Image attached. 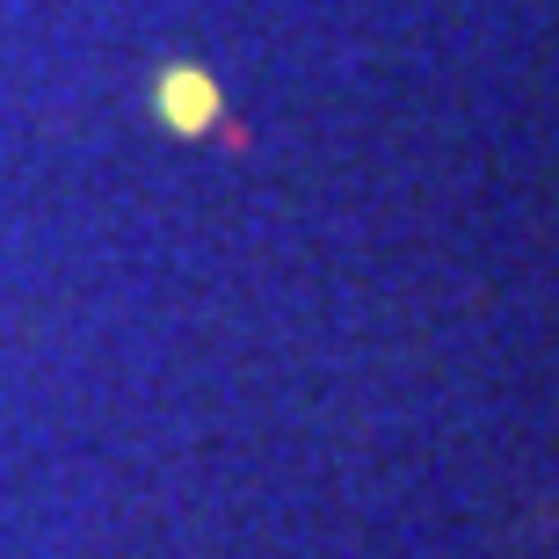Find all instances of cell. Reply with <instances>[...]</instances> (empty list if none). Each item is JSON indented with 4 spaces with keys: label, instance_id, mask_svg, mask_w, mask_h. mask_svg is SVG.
Segmentation results:
<instances>
[{
    "label": "cell",
    "instance_id": "cell-1",
    "mask_svg": "<svg viewBox=\"0 0 559 559\" xmlns=\"http://www.w3.org/2000/svg\"><path fill=\"white\" fill-rule=\"evenodd\" d=\"M153 103H160V117L182 131V139H204V131L218 124V81H204L197 66L160 73V95H153Z\"/></svg>",
    "mask_w": 559,
    "mask_h": 559
}]
</instances>
